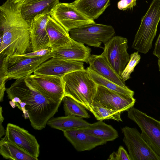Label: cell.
I'll return each instance as SVG.
<instances>
[{
    "mask_svg": "<svg viewBox=\"0 0 160 160\" xmlns=\"http://www.w3.org/2000/svg\"><path fill=\"white\" fill-rule=\"evenodd\" d=\"M25 80L28 85L48 98L62 101L65 96L62 78L33 74Z\"/></svg>",
    "mask_w": 160,
    "mask_h": 160,
    "instance_id": "cell-10",
    "label": "cell"
},
{
    "mask_svg": "<svg viewBox=\"0 0 160 160\" xmlns=\"http://www.w3.org/2000/svg\"><path fill=\"white\" fill-rule=\"evenodd\" d=\"M16 80L6 92L10 104L22 111L25 119L28 118L32 128L41 130L58 111L62 101L45 97L26 83L25 78Z\"/></svg>",
    "mask_w": 160,
    "mask_h": 160,
    "instance_id": "cell-2",
    "label": "cell"
},
{
    "mask_svg": "<svg viewBox=\"0 0 160 160\" xmlns=\"http://www.w3.org/2000/svg\"><path fill=\"white\" fill-rule=\"evenodd\" d=\"M50 16L68 32L83 25L95 22L78 10L71 3H59Z\"/></svg>",
    "mask_w": 160,
    "mask_h": 160,
    "instance_id": "cell-11",
    "label": "cell"
},
{
    "mask_svg": "<svg viewBox=\"0 0 160 160\" xmlns=\"http://www.w3.org/2000/svg\"><path fill=\"white\" fill-rule=\"evenodd\" d=\"M84 69L83 62L52 57L40 64L33 74L62 78L69 73Z\"/></svg>",
    "mask_w": 160,
    "mask_h": 160,
    "instance_id": "cell-13",
    "label": "cell"
},
{
    "mask_svg": "<svg viewBox=\"0 0 160 160\" xmlns=\"http://www.w3.org/2000/svg\"><path fill=\"white\" fill-rule=\"evenodd\" d=\"M140 59V55L138 54V51L131 54L129 61L121 75V77L124 82L130 78L131 73L139 62Z\"/></svg>",
    "mask_w": 160,
    "mask_h": 160,
    "instance_id": "cell-28",
    "label": "cell"
},
{
    "mask_svg": "<svg viewBox=\"0 0 160 160\" xmlns=\"http://www.w3.org/2000/svg\"><path fill=\"white\" fill-rule=\"evenodd\" d=\"M59 0H24L20 9L24 19L30 23L36 18L50 15Z\"/></svg>",
    "mask_w": 160,
    "mask_h": 160,
    "instance_id": "cell-15",
    "label": "cell"
},
{
    "mask_svg": "<svg viewBox=\"0 0 160 160\" xmlns=\"http://www.w3.org/2000/svg\"><path fill=\"white\" fill-rule=\"evenodd\" d=\"M136 102L133 97L110 90L97 85L93 104L111 110L122 112L133 107Z\"/></svg>",
    "mask_w": 160,
    "mask_h": 160,
    "instance_id": "cell-12",
    "label": "cell"
},
{
    "mask_svg": "<svg viewBox=\"0 0 160 160\" xmlns=\"http://www.w3.org/2000/svg\"><path fill=\"white\" fill-rule=\"evenodd\" d=\"M15 3H18L19 2L23 1L24 0H13Z\"/></svg>",
    "mask_w": 160,
    "mask_h": 160,
    "instance_id": "cell-33",
    "label": "cell"
},
{
    "mask_svg": "<svg viewBox=\"0 0 160 160\" xmlns=\"http://www.w3.org/2000/svg\"><path fill=\"white\" fill-rule=\"evenodd\" d=\"M51 49H41L35 51H32L22 55L30 57H37L43 56L47 54L50 53Z\"/></svg>",
    "mask_w": 160,
    "mask_h": 160,
    "instance_id": "cell-31",
    "label": "cell"
},
{
    "mask_svg": "<svg viewBox=\"0 0 160 160\" xmlns=\"http://www.w3.org/2000/svg\"><path fill=\"white\" fill-rule=\"evenodd\" d=\"M65 96L70 97L83 105L90 112L97 89L87 69L68 73L62 77Z\"/></svg>",
    "mask_w": 160,
    "mask_h": 160,
    "instance_id": "cell-3",
    "label": "cell"
},
{
    "mask_svg": "<svg viewBox=\"0 0 160 160\" xmlns=\"http://www.w3.org/2000/svg\"><path fill=\"white\" fill-rule=\"evenodd\" d=\"M136 0H121L118 3V8L125 10L132 8L136 5Z\"/></svg>",
    "mask_w": 160,
    "mask_h": 160,
    "instance_id": "cell-30",
    "label": "cell"
},
{
    "mask_svg": "<svg viewBox=\"0 0 160 160\" xmlns=\"http://www.w3.org/2000/svg\"><path fill=\"white\" fill-rule=\"evenodd\" d=\"M110 0H75L71 3L89 18H98L109 5Z\"/></svg>",
    "mask_w": 160,
    "mask_h": 160,
    "instance_id": "cell-21",
    "label": "cell"
},
{
    "mask_svg": "<svg viewBox=\"0 0 160 160\" xmlns=\"http://www.w3.org/2000/svg\"><path fill=\"white\" fill-rule=\"evenodd\" d=\"M87 69L90 72L92 79L97 85L104 87L116 92L133 97L134 92L129 88L127 86H121L108 80L95 72L89 67H88Z\"/></svg>",
    "mask_w": 160,
    "mask_h": 160,
    "instance_id": "cell-25",
    "label": "cell"
},
{
    "mask_svg": "<svg viewBox=\"0 0 160 160\" xmlns=\"http://www.w3.org/2000/svg\"><path fill=\"white\" fill-rule=\"evenodd\" d=\"M5 135L7 140L38 158L40 153V145L35 137L28 131L16 125L9 123Z\"/></svg>",
    "mask_w": 160,
    "mask_h": 160,
    "instance_id": "cell-14",
    "label": "cell"
},
{
    "mask_svg": "<svg viewBox=\"0 0 160 160\" xmlns=\"http://www.w3.org/2000/svg\"><path fill=\"white\" fill-rule=\"evenodd\" d=\"M128 43L126 38L118 36H114L104 44L103 51L101 54L120 76L130 58L127 52Z\"/></svg>",
    "mask_w": 160,
    "mask_h": 160,
    "instance_id": "cell-9",
    "label": "cell"
},
{
    "mask_svg": "<svg viewBox=\"0 0 160 160\" xmlns=\"http://www.w3.org/2000/svg\"><path fill=\"white\" fill-rule=\"evenodd\" d=\"M91 52L89 48L85 46L82 43L72 39L70 42L66 45L52 49L50 53L52 57L88 63Z\"/></svg>",
    "mask_w": 160,
    "mask_h": 160,
    "instance_id": "cell-16",
    "label": "cell"
},
{
    "mask_svg": "<svg viewBox=\"0 0 160 160\" xmlns=\"http://www.w3.org/2000/svg\"><path fill=\"white\" fill-rule=\"evenodd\" d=\"M77 129L106 142L113 141L119 136L116 130L102 121H98L87 126Z\"/></svg>",
    "mask_w": 160,
    "mask_h": 160,
    "instance_id": "cell-22",
    "label": "cell"
},
{
    "mask_svg": "<svg viewBox=\"0 0 160 160\" xmlns=\"http://www.w3.org/2000/svg\"><path fill=\"white\" fill-rule=\"evenodd\" d=\"M115 33L112 26L95 22L83 25L69 32L72 39L97 48H101V44L108 42Z\"/></svg>",
    "mask_w": 160,
    "mask_h": 160,
    "instance_id": "cell-5",
    "label": "cell"
},
{
    "mask_svg": "<svg viewBox=\"0 0 160 160\" xmlns=\"http://www.w3.org/2000/svg\"><path fill=\"white\" fill-rule=\"evenodd\" d=\"M62 101L65 116H72L86 118L90 117L85 108L72 98L65 96Z\"/></svg>",
    "mask_w": 160,
    "mask_h": 160,
    "instance_id": "cell-26",
    "label": "cell"
},
{
    "mask_svg": "<svg viewBox=\"0 0 160 160\" xmlns=\"http://www.w3.org/2000/svg\"><path fill=\"white\" fill-rule=\"evenodd\" d=\"M108 160H130L129 154L122 146L117 152H113L109 156Z\"/></svg>",
    "mask_w": 160,
    "mask_h": 160,
    "instance_id": "cell-29",
    "label": "cell"
},
{
    "mask_svg": "<svg viewBox=\"0 0 160 160\" xmlns=\"http://www.w3.org/2000/svg\"><path fill=\"white\" fill-rule=\"evenodd\" d=\"M90 123L82 118L72 116L52 117L47 123L52 128L63 132L69 130L87 126Z\"/></svg>",
    "mask_w": 160,
    "mask_h": 160,
    "instance_id": "cell-24",
    "label": "cell"
},
{
    "mask_svg": "<svg viewBox=\"0 0 160 160\" xmlns=\"http://www.w3.org/2000/svg\"><path fill=\"white\" fill-rule=\"evenodd\" d=\"M88 63L89 67L99 75L121 86L127 87L121 76L116 73L101 54L91 55Z\"/></svg>",
    "mask_w": 160,
    "mask_h": 160,
    "instance_id": "cell-19",
    "label": "cell"
},
{
    "mask_svg": "<svg viewBox=\"0 0 160 160\" xmlns=\"http://www.w3.org/2000/svg\"><path fill=\"white\" fill-rule=\"evenodd\" d=\"M51 49L66 45L70 42L69 32L50 16L46 27Z\"/></svg>",
    "mask_w": 160,
    "mask_h": 160,
    "instance_id": "cell-20",
    "label": "cell"
},
{
    "mask_svg": "<svg viewBox=\"0 0 160 160\" xmlns=\"http://www.w3.org/2000/svg\"><path fill=\"white\" fill-rule=\"evenodd\" d=\"M127 111L128 117L138 126L144 139L160 157V121L133 107Z\"/></svg>",
    "mask_w": 160,
    "mask_h": 160,
    "instance_id": "cell-6",
    "label": "cell"
},
{
    "mask_svg": "<svg viewBox=\"0 0 160 160\" xmlns=\"http://www.w3.org/2000/svg\"><path fill=\"white\" fill-rule=\"evenodd\" d=\"M90 112L98 121L110 119L122 121L121 117L122 112L111 110L96 104H93Z\"/></svg>",
    "mask_w": 160,
    "mask_h": 160,
    "instance_id": "cell-27",
    "label": "cell"
},
{
    "mask_svg": "<svg viewBox=\"0 0 160 160\" xmlns=\"http://www.w3.org/2000/svg\"><path fill=\"white\" fill-rule=\"evenodd\" d=\"M158 64L159 68V70L160 72V59H158Z\"/></svg>",
    "mask_w": 160,
    "mask_h": 160,
    "instance_id": "cell-34",
    "label": "cell"
},
{
    "mask_svg": "<svg viewBox=\"0 0 160 160\" xmlns=\"http://www.w3.org/2000/svg\"><path fill=\"white\" fill-rule=\"evenodd\" d=\"M63 132L64 136L78 152L89 151L107 142L77 128Z\"/></svg>",
    "mask_w": 160,
    "mask_h": 160,
    "instance_id": "cell-18",
    "label": "cell"
},
{
    "mask_svg": "<svg viewBox=\"0 0 160 160\" xmlns=\"http://www.w3.org/2000/svg\"><path fill=\"white\" fill-rule=\"evenodd\" d=\"M50 16V15H46L36 18L30 23L32 51L50 48L49 40L46 29Z\"/></svg>",
    "mask_w": 160,
    "mask_h": 160,
    "instance_id": "cell-17",
    "label": "cell"
},
{
    "mask_svg": "<svg viewBox=\"0 0 160 160\" xmlns=\"http://www.w3.org/2000/svg\"><path fill=\"white\" fill-rule=\"evenodd\" d=\"M23 2L7 0L0 7L1 58L22 55L32 51L30 23L20 11Z\"/></svg>",
    "mask_w": 160,
    "mask_h": 160,
    "instance_id": "cell-1",
    "label": "cell"
},
{
    "mask_svg": "<svg viewBox=\"0 0 160 160\" xmlns=\"http://www.w3.org/2000/svg\"><path fill=\"white\" fill-rule=\"evenodd\" d=\"M123 142L127 147L130 160H160L136 128L125 126L122 128Z\"/></svg>",
    "mask_w": 160,
    "mask_h": 160,
    "instance_id": "cell-7",
    "label": "cell"
},
{
    "mask_svg": "<svg viewBox=\"0 0 160 160\" xmlns=\"http://www.w3.org/2000/svg\"><path fill=\"white\" fill-rule=\"evenodd\" d=\"M52 57L51 53L43 56L30 57L22 55L6 57L7 80L26 78L34 73L42 63Z\"/></svg>",
    "mask_w": 160,
    "mask_h": 160,
    "instance_id": "cell-8",
    "label": "cell"
},
{
    "mask_svg": "<svg viewBox=\"0 0 160 160\" xmlns=\"http://www.w3.org/2000/svg\"><path fill=\"white\" fill-rule=\"evenodd\" d=\"M153 54L160 59V33L155 44Z\"/></svg>",
    "mask_w": 160,
    "mask_h": 160,
    "instance_id": "cell-32",
    "label": "cell"
},
{
    "mask_svg": "<svg viewBox=\"0 0 160 160\" xmlns=\"http://www.w3.org/2000/svg\"><path fill=\"white\" fill-rule=\"evenodd\" d=\"M160 21V0H152L146 14L142 18L132 47L141 53H147L152 48Z\"/></svg>",
    "mask_w": 160,
    "mask_h": 160,
    "instance_id": "cell-4",
    "label": "cell"
},
{
    "mask_svg": "<svg viewBox=\"0 0 160 160\" xmlns=\"http://www.w3.org/2000/svg\"><path fill=\"white\" fill-rule=\"evenodd\" d=\"M0 154L4 158L12 160H38L4 136L0 141Z\"/></svg>",
    "mask_w": 160,
    "mask_h": 160,
    "instance_id": "cell-23",
    "label": "cell"
}]
</instances>
